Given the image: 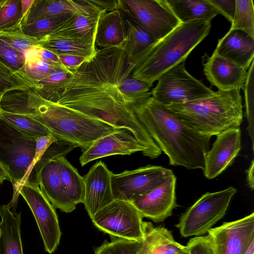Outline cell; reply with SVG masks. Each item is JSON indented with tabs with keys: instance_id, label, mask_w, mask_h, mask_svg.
<instances>
[{
	"instance_id": "cell-1",
	"label": "cell",
	"mask_w": 254,
	"mask_h": 254,
	"mask_svg": "<svg viewBox=\"0 0 254 254\" xmlns=\"http://www.w3.org/2000/svg\"><path fill=\"white\" fill-rule=\"evenodd\" d=\"M133 68L123 47L96 48L95 54L71 71L70 77L48 101L122 127L134 111L119 87Z\"/></svg>"
},
{
	"instance_id": "cell-2",
	"label": "cell",
	"mask_w": 254,
	"mask_h": 254,
	"mask_svg": "<svg viewBox=\"0 0 254 254\" xmlns=\"http://www.w3.org/2000/svg\"><path fill=\"white\" fill-rule=\"evenodd\" d=\"M0 107L1 111L32 118L58 139L80 147L82 151L99 138L121 129L47 101L31 87L6 92L1 97Z\"/></svg>"
},
{
	"instance_id": "cell-3",
	"label": "cell",
	"mask_w": 254,
	"mask_h": 254,
	"mask_svg": "<svg viewBox=\"0 0 254 254\" xmlns=\"http://www.w3.org/2000/svg\"><path fill=\"white\" fill-rule=\"evenodd\" d=\"M133 109L149 135L168 157L170 165L203 170L211 136L191 128L151 96Z\"/></svg>"
},
{
	"instance_id": "cell-4",
	"label": "cell",
	"mask_w": 254,
	"mask_h": 254,
	"mask_svg": "<svg viewBox=\"0 0 254 254\" xmlns=\"http://www.w3.org/2000/svg\"><path fill=\"white\" fill-rule=\"evenodd\" d=\"M210 28V22L202 20L180 24L132 61L131 76L152 87L162 74L185 62Z\"/></svg>"
},
{
	"instance_id": "cell-5",
	"label": "cell",
	"mask_w": 254,
	"mask_h": 254,
	"mask_svg": "<svg viewBox=\"0 0 254 254\" xmlns=\"http://www.w3.org/2000/svg\"><path fill=\"white\" fill-rule=\"evenodd\" d=\"M36 139L0 119V165L11 179L12 204L17 202L20 187L23 185L39 187L41 168L62 155L60 148L52 144L39 160L36 155Z\"/></svg>"
},
{
	"instance_id": "cell-6",
	"label": "cell",
	"mask_w": 254,
	"mask_h": 254,
	"mask_svg": "<svg viewBox=\"0 0 254 254\" xmlns=\"http://www.w3.org/2000/svg\"><path fill=\"white\" fill-rule=\"evenodd\" d=\"M240 90H218L200 100L164 106L195 131L211 137L240 128L243 118Z\"/></svg>"
},
{
	"instance_id": "cell-7",
	"label": "cell",
	"mask_w": 254,
	"mask_h": 254,
	"mask_svg": "<svg viewBox=\"0 0 254 254\" xmlns=\"http://www.w3.org/2000/svg\"><path fill=\"white\" fill-rule=\"evenodd\" d=\"M236 189L229 187L213 192H207L199 197L180 217L175 226L184 238L204 235L225 216Z\"/></svg>"
},
{
	"instance_id": "cell-8",
	"label": "cell",
	"mask_w": 254,
	"mask_h": 254,
	"mask_svg": "<svg viewBox=\"0 0 254 254\" xmlns=\"http://www.w3.org/2000/svg\"><path fill=\"white\" fill-rule=\"evenodd\" d=\"M130 202L114 199L91 218L93 225L108 234L112 240L138 241L144 238L146 222Z\"/></svg>"
},
{
	"instance_id": "cell-9",
	"label": "cell",
	"mask_w": 254,
	"mask_h": 254,
	"mask_svg": "<svg viewBox=\"0 0 254 254\" xmlns=\"http://www.w3.org/2000/svg\"><path fill=\"white\" fill-rule=\"evenodd\" d=\"M157 80L150 91L151 97L164 106L200 100L215 92L187 71L185 62L164 72Z\"/></svg>"
},
{
	"instance_id": "cell-10",
	"label": "cell",
	"mask_w": 254,
	"mask_h": 254,
	"mask_svg": "<svg viewBox=\"0 0 254 254\" xmlns=\"http://www.w3.org/2000/svg\"><path fill=\"white\" fill-rule=\"evenodd\" d=\"M173 174L170 169L151 165L118 174L113 173L111 185L114 198L130 202L150 192Z\"/></svg>"
},
{
	"instance_id": "cell-11",
	"label": "cell",
	"mask_w": 254,
	"mask_h": 254,
	"mask_svg": "<svg viewBox=\"0 0 254 254\" xmlns=\"http://www.w3.org/2000/svg\"><path fill=\"white\" fill-rule=\"evenodd\" d=\"M18 194L23 197L34 216L45 251L52 254L57 249L62 235L56 208L39 187L23 185Z\"/></svg>"
},
{
	"instance_id": "cell-12",
	"label": "cell",
	"mask_w": 254,
	"mask_h": 254,
	"mask_svg": "<svg viewBox=\"0 0 254 254\" xmlns=\"http://www.w3.org/2000/svg\"><path fill=\"white\" fill-rule=\"evenodd\" d=\"M125 4L135 18L158 40L181 23L166 0H125Z\"/></svg>"
},
{
	"instance_id": "cell-13",
	"label": "cell",
	"mask_w": 254,
	"mask_h": 254,
	"mask_svg": "<svg viewBox=\"0 0 254 254\" xmlns=\"http://www.w3.org/2000/svg\"><path fill=\"white\" fill-rule=\"evenodd\" d=\"M214 254H243L254 240V213L238 220L224 222L207 232Z\"/></svg>"
},
{
	"instance_id": "cell-14",
	"label": "cell",
	"mask_w": 254,
	"mask_h": 254,
	"mask_svg": "<svg viewBox=\"0 0 254 254\" xmlns=\"http://www.w3.org/2000/svg\"><path fill=\"white\" fill-rule=\"evenodd\" d=\"M176 177L173 174L150 192L138 196L131 202L143 217L155 223L163 222L178 206L176 197Z\"/></svg>"
},
{
	"instance_id": "cell-15",
	"label": "cell",
	"mask_w": 254,
	"mask_h": 254,
	"mask_svg": "<svg viewBox=\"0 0 254 254\" xmlns=\"http://www.w3.org/2000/svg\"><path fill=\"white\" fill-rule=\"evenodd\" d=\"M138 151L149 157L147 148L129 130L121 128L99 138L82 151L79 162L84 166L99 158L114 155H130Z\"/></svg>"
},
{
	"instance_id": "cell-16",
	"label": "cell",
	"mask_w": 254,
	"mask_h": 254,
	"mask_svg": "<svg viewBox=\"0 0 254 254\" xmlns=\"http://www.w3.org/2000/svg\"><path fill=\"white\" fill-rule=\"evenodd\" d=\"M113 173L104 162L100 161L83 177V203L91 219L98 211L114 200L111 185Z\"/></svg>"
},
{
	"instance_id": "cell-17",
	"label": "cell",
	"mask_w": 254,
	"mask_h": 254,
	"mask_svg": "<svg viewBox=\"0 0 254 254\" xmlns=\"http://www.w3.org/2000/svg\"><path fill=\"white\" fill-rule=\"evenodd\" d=\"M216 136L204 156L203 171L208 179L216 178L230 166L242 147L240 128L227 130Z\"/></svg>"
},
{
	"instance_id": "cell-18",
	"label": "cell",
	"mask_w": 254,
	"mask_h": 254,
	"mask_svg": "<svg viewBox=\"0 0 254 254\" xmlns=\"http://www.w3.org/2000/svg\"><path fill=\"white\" fill-rule=\"evenodd\" d=\"M203 65L207 79L218 90L227 91L243 88L248 71L245 69L215 54L207 56Z\"/></svg>"
},
{
	"instance_id": "cell-19",
	"label": "cell",
	"mask_w": 254,
	"mask_h": 254,
	"mask_svg": "<svg viewBox=\"0 0 254 254\" xmlns=\"http://www.w3.org/2000/svg\"><path fill=\"white\" fill-rule=\"evenodd\" d=\"M104 11L91 0H34L24 24L54 16L91 15Z\"/></svg>"
},
{
	"instance_id": "cell-20",
	"label": "cell",
	"mask_w": 254,
	"mask_h": 254,
	"mask_svg": "<svg viewBox=\"0 0 254 254\" xmlns=\"http://www.w3.org/2000/svg\"><path fill=\"white\" fill-rule=\"evenodd\" d=\"M213 54L247 70L254 61V38L243 31L230 29L218 40Z\"/></svg>"
},
{
	"instance_id": "cell-21",
	"label": "cell",
	"mask_w": 254,
	"mask_h": 254,
	"mask_svg": "<svg viewBox=\"0 0 254 254\" xmlns=\"http://www.w3.org/2000/svg\"><path fill=\"white\" fill-rule=\"evenodd\" d=\"M118 9L122 14L125 30L126 42L123 47L132 62L158 40L135 18L123 0H119Z\"/></svg>"
},
{
	"instance_id": "cell-22",
	"label": "cell",
	"mask_w": 254,
	"mask_h": 254,
	"mask_svg": "<svg viewBox=\"0 0 254 254\" xmlns=\"http://www.w3.org/2000/svg\"><path fill=\"white\" fill-rule=\"evenodd\" d=\"M55 158L47 162L40 171V189L55 208L70 213L76 207L72 204L63 188Z\"/></svg>"
},
{
	"instance_id": "cell-23",
	"label": "cell",
	"mask_w": 254,
	"mask_h": 254,
	"mask_svg": "<svg viewBox=\"0 0 254 254\" xmlns=\"http://www.w3.org/2000/svg\"><path fill=\"white\" fill-rule=\"evenodd\" d=\"M125 42V30L120 11L117 9L102 13L96 28V48L123 47Z\"/></svg>"
},
{
	"instance_id": "cell-24",
	"label": "cell",
	"mask_w": 254,
	"mask_h": 254,
	"mask_svg": "<svg viewBox=\"0 0 254 254\" xmlns=\"http://www.w3.org/2000/svg\"><path fill=\"white\" fill-rule=\"evenodd\" d=\"M105 11L91 15H71L49 35L70 38L95 46L98 20Z\"/></svg>"
},
{
	"instance_id": "cell-25",
	"label": "cell",
	"mask_w": 254,
	"mask_h": 254,
	"mask_svg": "<svg viewBox=\"0 0 254 254\" xmlns=\"http://www.w3.org/2000/svg\"><path fill=\"white\" fill-rule=\"evenodd\" d=\"M0 216V254H23L20 213L15 215L7 205H2Z\"/></svg>"
},
{
	"instance_id": "cell-26",
	"label": "cell",
	"mask_w": 254,
	"mask_h": 254,
	"mask_svg": "<svg viewBox=\"0 0 254 254\" xmlns=\"http://www.w3.org/2000/svg\"><path fill=\"white\" fill-rule=\"evenodd\" d=\"M185 247L176 241L172 232L164 226L154 227L146 222L144 237L137 254H175Z\"/></svg>"
},
{
	"instance_id": "cell-27",
	"label": "cell",
	"mask_w": 254,
	"mask_h": 254,
	"mask_svg": "<svg viewBox=\"0 0 254 254\" xmlns=\"http://www.w3.org/2000/svg\"><path fill=\"white\" fill-rule=\"evenodd\" d=\"M181 23L194 20L210 22L218 14V10L207 0H166Z\"/></svg>"
},
{
	"instance_id": "cell-28",
	"label": "cell",
	"mask_w": 254,
	"mask_h": 254,
	"mask_svg": "<svg viewBox=\"0 0 254 254\" xmlns=\"http://www.w3.org/2000/svg\"><path fill=\"white\" fill-rule=\"evenodd\" d=\"M55 159L63 188L72 204L76 207L77 204L83 201V178L64 156H59Z\"/></svg>"
},
{
	"instance_id": "cell-29",
	"label": "cell",
	"mask_w": 254,
	"mask_h": 254,
	"mask_svg": "<svg viewBox=\"0 0 254 254\" xmlns=\"http://www.w3.org/2000/svg\"><path fill=\"white\" fill-rule=\"evenodd\" d=\"M40 41V47L58 55H72L89 59L96 52L94 45L66 37L49 35Z\"/></svg>"
},
{
	"instance_id": "cell-30",
	"label": "cell",
	"mask_w": 254,
	"mask_h": 254,
	"mask_svg": "<svg viewBox=\"0 0 254 254\" xmlns=\"http://www.w3.org/2000/svg\"><path fill=\"white\" fill-rule=\"evenodd\" d=\"M0 119L22 132L36 138L51 133L43 125L28 116L0 111Z\"/></svg>"
},
{
	"instance_id": "cell-31",
	"label": "cell",
	"mask_w": 254,
	"mask_h": 254,
	"mask_svg": "<svg viewBox=\"0 0 254 254\" xmlns=\"http://www.w3.org/2000/svg\"><path fill=\"white\" fill-rule=\"evenodd\" d=\"M25 55L26 62L23 75L31 87L49 76L56 70L61 69L38 58L30 51Z\"/></svg>"
},
{
	"instance_id": "cell-32",
	"label": "cell",
	"mask_w": 254,
	"mask_h": 254,
	"mask_svg": "<svg viewBox=\"0 0 254 254\" xmlns=\"http://www.w3.org/2000/svg\"><path fill=\"white\" fill-rule=\"evenodd\" d=\"M230 29L243 31L254 38V6L253 0H236V9Z\"/></svg>"
},
{
	"instance_id": "cell-33",
	"label": "cell",
	"mask_w": 254,
	"mask_h": 254,
	"mask_svg": "<svg viewBox=\"0 0 254 254\" xmlns=\"http://www.w3.org/2000/svg\"><path fill=\"white\" fill-rule=\"evenodd\" d=\"M22 18L21 0H6L0 7V34L20 29Z\"/></svg>"
},
{
	"instance_id": "cell-34",
	"label": "cell",
	"mask_w": 254,
	"mask_h": 254,
	"mask_svg": "<svg viewBox=\"0 0 254 254\" xmlns=\"http://www.w3.org/2000/svg\"><path fill=\"white\" fill-rule=\"evenodd\" d=\"M151 87L146 83L133 78L131 74L123 80L119 88L133 107L151 96Z\"/></svg>"
},
{
	"instance_id": "cell-35",
	"label": "cell",
	"mask_w": 254,
	"mask_h": 254,
	"mask_svg": "<svg viewBox=\"0 0 254 254\" xmlns=\"http://www.w3.org/2000/svg\"><path fill=\"white\" fill-rule=\"evenodd\" d=\"M71 15H64L43 19L21 26L22 32L41 40L51 34Z\"/></svg>"
},
{
	"instance_id": "cell-36",
	"label": "cell",
	"mask_w": 254,
	"mask_h": 254,
	"mask_svg": "<svg viewBox=\"0 0 254 254\" xmlns=\"http://www.w3.org/2000/svg\"><path fill=\"white\" fill-rule=\"evenodd\" d=\"M71 76V72L58 69L31 87L40 97L49 101L52 96Z\"/></svg>"
},
{
	"instance_id": "cell-37",
	"label": "cell",
	"mask_w": 254,
	"mask_h": 254,
	"mask_svg": "<svg viewBox=\"0 0 254 254\" xmlns=\"http://www.w3.org/2000/svg\"><path fill=\"white\" fill-rule=\"evenodd\" d=\"M245 94L246 117L248 126L247 130L254 148V61L251 63L243 88Z\"/></svg>"
},
{
	"instance_id": "cell-38",
	"label": "cell",
	"mask_w": 254,
	"mask_h": 254,
	"mask_svg": "<svg viewBox=\"0 0 254 254\" xmlns=\"http://www.w3.org/2000/svg\"><path fill=\"white\" fill-rule=\"evenodd\" d=\"M0 62L13 73L20 75L24 79L23 73L26 62L25 54L16 50L1 39Z\"/></svg>"
},
{
	"instance_id": "cell-39",
	"label": "cell",
	"mask_w": 254,
	"mask_h": 254,
	"mask_svg": "<svg viewBox=\"0 0 254 254\" xmlns=\"http://www.w3.org/2000/svg\"><path fill=\"white\" fill-rule=\"evenodd\" d=\"M143 239L131 241L116 239L111 242L105 240L102 245L94 249V254H137Z\"/></svg>"
},
{
	"instance_id": "cell-40",
	"label": "cell",
	"mask_w": 254,
	"mask_h": 254,
	"mask_svg": "<svg viewBox=\"0 0 254 254\" xmlns=\"http://www.w3.org/2000/svg\"><path fill=\"white\" fill-rule=\"evenodd\" d=\"M0 39L24 54L40 47L41 43V41L24 34L21 28L12 32L0 34Z\"/></svg>"
},
{
	"instance_id": "cell-41",
	"label": "cell",
	"mask_w": 254,
	"mask_h": 254,
	"mask_svg": "<svg viewBox=\"0 0 254 254\" xmlns=\"http://www.w3.org/2000/svg\"><path fill=\"white\" fill-rule=\"evenodd\" d=\"M31 87L20 75L13 73L0 62V92L2 94L16 89Z\"/></svg>"
},
{
	"instance_id": "cell-42",
	"label": "cell",
	"mask_w": 254,
	"mask_h": 254,
	"mask_svg": "<svg viewBox=\"0 0 254 254\" xmlns=\"http://www.w3.org/2000/svg\"><path fill=\"white\" fill-rule=\"evenodd\" d=\"M186 246L189 254H214L212 242L208 234L190 239Z\"/></svg>"
},
{
	"instance_id": "cell-43",
	"label": "cell",
	"mask_w": 254,
	"mask_h": 254,
	"mask_svg": "<svg viewBox=\"0 0 254 254\" xmlns=\"http://www.w3.org/2000/svg\"><path fill=\"white\" fill-rule=\"evenodd\" d=\"M30 51L36 57L45 62L64 70L71 72L63 65L59 60L58 55L55 53L40 47H37L30 50Z\"/></svg>"
},
{
	"instance_id": "cell-44",
	"label": "cell",
	"mask_w": 254,
	"mask_h": 254,
	"mask_svg": "<svg viewBox=\"0 0 254 254\" xmlns=\"http://www.w3.org/2000/svg\"><path fill=\"white\" fill-rule=\"evenodd\" d=\"M228 21L232 22L236 9V0H207Z\"/></svg>"
},
{
	"instance_id": "cell-45",
	"label": "cell",
	"mask_w": 254,
	"mask_h": 254,
	"mask_svg": "<svg viewBox=\"0 0 254 254\" xmlns=\"http://www.w3.org/2000/svg\"><path fill=\"white\" fill-rule=\"evenodd\" d=\"M58 139L52 133L45 136L36 138V155L39 160H41L43 155L48 147Z\"/></svg>"
},
{
	"instance_id": "cell-46",
	"label": "cell",
	"mask_w": 254,
	"mask_h": 254,
	"mask_svg": "<svg viewBox=\"0 0 254 254\" xmlns=\"http://www.w3.org/2000/svg\"><path fill=\"white\" fill-rule=\"evenodd\" d=\"M58 56L63 65L70 71L78 67L87 59L83 57L72 55H59Z\"/></svg>"
},
{
	"instance_id": "cell-47",
	"label": "cell",
	"mask_w": 254,
	"mask_h": 254,
	"mask_svg": "<svg viewBox=\"0 0 254 254\" xmlns=\"http://www.w3.org/2000/svg\"><path fill=\"white\" fill-rule=\"evenodd\" d=\"M92 2L102 10L110 11L117 9L119 7V0H94Z\"/></svg>"
},
{
	"instance_id": "cell-48",
	"label": "cell",
	"mask_w": 254,
	"mask_h": 254,
	"mask_svg": "<svg viewBox=\"0 0 254 254\" xmlns=\"http://www.w3.org/2000/svg\"><path fill=\"white\" fill-rule=\"evenodd\" d=\"M33 1L34 0H21V11L22 14L21 26L24 25L25 23Z\"/></svg>"
},
{
	"instance_id": "cell-49",
	"label": "cell",
	"mask_w": 254,
	"mask_h": 254,
	"mask_svg": "<svg viewBox=\"0 0 254 254\" xmlns=\"http://www.w3.org/2000/svg\"><path fill=\"white\" fill-rule=\"evenodd\" d=\"M247 183L251 190L254 189V160L253 159L248 169L246 171Z\"/></svg>"
},
{
	"instance_id": "cell-50",
	"label": "cell",
	"mask_w": 254,
	"mask_h": 254,
	"mask_svg": "<svg viewBox=\"0 0 254 254\" xmlns=\"http://www.w3.org/2000/svg\"><path fill=\"white\" fill-rule=\"evenodd\" d=\"M4 180H8L11 182L9 176L0 165V184H2Z\"/></svg>"
},
{
	"instance_id": "cell-51",
	"label": "cell",
	"mask_w": 254,
	"mask_h": 254,
	"mask_svg": "<svg viewBox=\"0 0 254 254\" xmlns=\"http://www.w3.org/2000/svg\"><path fill=\"white\" fill-rule=\"evenodd\" d=\"M243 254H254V240L252 241Z\"/></svg>"
},
{
	"instance_id": "cell-52",
	"label": "cell",
	"mask_w": 254,
	"mask_h": 254,
	"mask_svg": "<svg viewBox=\"0 0 254 254\" xmlns=\"http://www.w3.org/2000/svg\"><path fill=\"white\" fill-rule=\"evenodd\" d=\"M175 254H189V250L187 246H186L185 248L179 251Z\"/></svg>"
},
{
	"instance_id": "cell-53",
	"label": "cell",
	"mask_w": 254,
	"mask_h": 254,
	"mask_svg": "<svg viewBox=\"0 0 254 254\" xmlns=\"http://www.w3.org/2000/svg\"><path fill=\"white\" fill-rule=\"evenodd\" d=\"M6 0H0V7L6 2Z\"/></svg>"
},
{
	"instance_id": "cell-54",
	"label": "cell",
	"mask_w": 254,
	"mask_h": 254,
	"mask_svg": "<svg viewBox=\"0 0 254 254\" xmlns=\"http://www.w3.org/2000/svg\"><path fill=\"white\" fill-rule=\"evenodd\" d=\"M2 96V94L0 92V101H1V99ZM0 111H1V109H0Z\"/></svg>"
}]
</instances>
